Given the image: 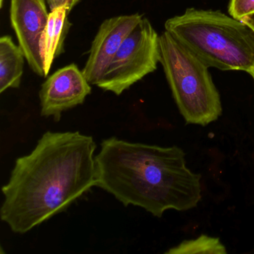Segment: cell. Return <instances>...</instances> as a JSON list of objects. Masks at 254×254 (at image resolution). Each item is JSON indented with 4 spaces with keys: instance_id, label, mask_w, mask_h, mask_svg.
Returning <instances> with one entry per match:
<instances>
[{
    "instance_id": "277c9868",
    "label": "cell",
    "mask_w": 254,
    "mask_h": 254,
    "mask_svg": "<svg viewBox=\"0 0 254 254\" xmlns=\"http://www.w3.org/2000/svg\"><path fill=\"white\" fill-rule=\"evenodd\" d=\"M160 63L186 123L206 126L221 117V98L209 67L166 31L160 36Z\"/></svg>"
},
{
    "instance_id": "6da1fadb",
    "label": "cell",
    "mask_w": 254,
    "mask_h": 254,
    "mask_svg": "<svg viewBox=\"0 0 254 254\" xmlns=\"http://www.w3.org/2000/svg\"><path fill=\"white\" fill-rule=\"evenodd\" d=\"M96 148L91 136L78 131L44 133L30 154L17 159L2 187V222L24 234L96 187Z\"/></svg>"
},
{
    "instance_id": "3957f363",
    "label": "cell",
    "mask_w": 254,
    "mask_h": 254,
    "mask_svg": "<svg viewBox=\"0 0 254 254\" xmlns=\"http://www.w3.org/2000/svg\"><path fill=\"white\" fill-rule=\"evenodd\" d=\"M165 31L208 67L249 73L254 66V32L220 11L187 8L165 23Z\"/></svg>"
},
{
    "instance_id": "4fadbf2b",
    "label": "cell",
    "mask_w": 254,
    "mask_h": 254,
    "mask_svg": "<svg viewBox=\"0 0 254 254\" xmlns=\"http://www.w3.org/2000/svg\"><path fill=\"white\" fill-rule=\"evenodd\" d=\"M46 1L50 7V11L64 7L69 13L80 2V0H46Z\"/></svg>"
},
{
    "instance_id": "52a82bcc",
    "label": "cell",
    "mask_w": 254,
    "mask_h": 254,
    "mask_svg": "<svg viewBox=\"0 0 254 254\" xmlns=\"http://www.w3.org/2000/svg\"><path fill=\"white\" fill-rule=\"evenodd\" d=\"M91 93L90 84L75 64L50 75L41 86V114L59 122L62 113L84 103Z\"/></svg>"
},
{
    "instance_id": "7c38bea8",
    "label": "cell",
    "mask_w": 254,
    "mask_h": 254,
    "mask_svg": "<svg viewBox=\"0 0 254 254\" xmlns=\"http://www.w3.org/2000/svg\"><path fill=\"white\" fill-rule=\"evenodd\" d=\"M229 13L238 20L254 14V0H230Z\"/></svg>"
},
{
    "instance_id": "9c48e42d",
    "label": "cell",
    "mask_w": 254,
    "mask_h": 254,
    "mask_svg": "<svg viewBox=\"0 0 254 254\" xmlns=\"http://www.w3.org/2000/svg\"><path fill=\"white\" fill-rule=\"evenodd\" d=\"M68 14L69 12L64 7L56 8L50 13L48 23L41 40V54L46 77L55 59L63 53L64 43L71 26Z\"/></svg>"
},
{
    "instance_id": "ba28073f",
    "label": "cell",
    "mask_w": 254,
    "mask_h": 254,
    "mask_svg": "<svg viewBox=\"0 0 254 254\" xmlns=\"http://www.w3.org/2000/svg\"><path fill=\"white\" fill-rule=\"evenodd\" d=\"M143 17L138 13L117 16L101 24L82 70L90 84L96 85L127 35Z\"/></svg>"
},
{
    "instance_id": "9a60e30c",
    "label": "cell",
    "mask_w": 254,
    "mask_h": 254,
    "mask_svg": "<svg viewBox=\"0 0 254 254\" xmlns=\"http://www.w3.org/2000/svg\"><path fill=\"white\" fill-rule=\"evenodd\" d=\"M249 74L251 75V76H252V78H254V66L252 68V69H251V70L250 71Z\"/></svg>"
},
{
    "instance_id": "7a4b0ae2",
    "label": "cell",
    "mask_w": 254,
    "mask_h": 254,
    "mask_svg": "<svg viewBox=\"0 0 254 254\" xmlns=\"http://www.w3.org/2000/svg\"><path fill=\"white\" fill-rule=\"evenodd\" d=\"M96 187L126 206H139L161 218L166 211L195 207L202 196L201 177L189 169L178 146L105 139L96 157Z\"/></svg>"
},
{
    "instance_id": "5bb4252c",
    "label": "cell",
    "mask_w": 254,
    "mask_h": 254,
    "mask_svg": "<svg viewBox=\"0 0 254 254\" xmlns=\"http://www.w3.org/2000/svg\"><path fill=\"white\" fill-rule=\"evenodd\" d=\"M241 20L243 21L244 23H246L254 32V14H250V15L244 17V18H242Z\"/></svg>"
},
{
    "instance_id": "5b68a950",
    "label": "cell",
    "mask_w": 254,
    "mask_h": 254,
    "mask_svg": "<svg viewBox=\"0 0 254 254\" xmlns=\"http://www.w3.org/2000/svg\"><path fill=\"white\" fill-rule=\"evenodd\" d=\"M158 63L160 36L143 17L127 35L96 86L120 96L154 72Z\"/></svg>"
},
{
    "instance_id": "8fae6325",
    "label": "cell",
    "mask_w": 254,
    "mask_h": 254,
    "mask_svg": "<svg viewBox=\"0 0 254 254\" xmlns=\"http://www.w3.org/2000/svg\"><path fill=\"white\" fill-rule=\"evenodd\" d=\"M227 250L219 238L201 235L185 240L166 251V254H226Z\"/></svg>"
},
{
    "instance_id": "30bf717a",
    "label": "cell",
    "mask_w": 254,
    "mask_h": 254,
    "mask_svg": "<svg viewBox=\"0 0 254 254\" xmlns=\"http://www.w3.org/2000/svg\"><path fill=\"white\" fill-rule=\"evenodd\" d=\"M24 53L11 37L0 38V93L9 88H18L24 66Z\"/></svg>"
},
{
    "instance_id": "8992f818",
    "label": "cell",
    "mask_w": 254,
    "mask_h": 254,
    "mask_svg": "<svg viewBox=\"0 0 254 254\" xmlns=\"http://www.w3.org/2000/svg\"><path fill=\"white\" fill-rule=\"evenodd\" d=\"M46 0H11L10 20L26 60L35 73L46 77L41 40L50 13Z\"/></svg>"
}]
</instances>
